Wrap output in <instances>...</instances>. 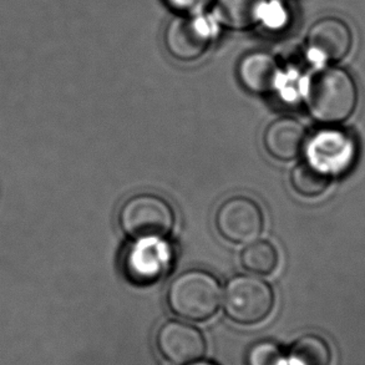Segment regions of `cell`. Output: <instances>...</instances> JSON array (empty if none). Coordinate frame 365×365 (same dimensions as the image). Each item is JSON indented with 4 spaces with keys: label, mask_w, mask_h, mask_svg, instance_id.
<instances>
[{
    "label": "cell",
    "mask_w": 365,
    "mask_h": 365,
    "mask_svg": "<svg viewBox=\"0 0 365 365\" xmlns=\"http://www.w3.org/2000/svg\"><path fill=\"white\" fill-rule=\"evenodd\" d=\"M306 100L309 113L319 123H343L356 111L358 88L346 70L329 66L312 75Z\"/></svg>",
    "instance_id": "cell-1"
},
{
    "label": "cell",
    "mask_w": 365,
    "mask_h": 365,
    "mask_svg": "<svg viewBox=\"0 0 365 365\" xmlns=\"http://www.w3.org/2000/svg\"><path fill=\"white\" fill-rule=\"evenodd\" d=\"M166 299L176 316L192 322L207 321L220 308L222 289L217 278L211 273L190 269L171 282Z\"/></svg>",
    "instance_id": "cell-2"
},
{
    "label": "cell",
    "mask_w": 365,
    "mask_h": 365,
    "mask_svg": "<svg viewBox=\"0 0 365 365\" xmlns=\"http://www.w3.org/2000/svg\"><path fill=\"white\" fill-rule=\"evenodd\" d=\"M175 211L165 198L155 193H138L120 208L119 225L128 237L163 240L175 227Z\"/></svg>",
    "instance_id": "cell-3"
},
{
    "label": "cell",
    "mask_w": 365,
    "mask_h": 365,
    "mask_svg": "<svg viewBox=\"0 0 365 365\" xmlns=\"http://www.w3.org/2000/svg\"><path fill=\"white\" fill-rule=\"evenodd\" d=\"M273 307L274 292L258 277H235L228 282L223 293V308L228 318L243 326L264 321Z\"/></svg>",
    "instance_id": "cell-4"
},
{
    "label": "cell",
    "mask_w": 365,
    "mask_h": 365,
    "mask_svg": "<svg viewBox=\"0 0 365 365\" xmlns=\"http://www.w3.org/2000/svg\"><path fill=\"white\" fill-rule=\"evenodd\" d=\"M217 35L216 21L200 13L180 14L168 23L163 44L173 59L191 63L200 59Z\"/></svg>",
    "instance_id": "cell-5"
},
{
    "label": "cell",
    "mask_w": 365,
    "mask_h": 365,
    "mask_svg": "<svg viewBox=\"0 0 365 365\" xmlns=\"http://www.w3.org/2000/svg\"><path fill=\"white\" fill-rule=\"evenodd\" d=\"M218 233L228 242L246 245L259 238L264 216L256 201L246 196L228 198L218 207L215 217Z\"/></svg>",
    "instance_id": "cell-6"
},
{
    "label": "cell",
    "mask_w": 365,
    "mask_h": 365,
    "mask_svg": "<svg viewBox=\"0 0 365 365\" xmlns=\"http://www.w3.org/2000/svg\"><path fill=\"white\" fill-rule=\"evenodd\" d=\"M156 346L166 361L186 365L202 358L206 341L196 327L181 321H168L160 327Z\"/></svg>",
    "instance_id": "cell-7"
},
{
    "label": "cell",
    "mask_w": 365,
    "mask_h": 365,
    "mask_svg": "<svg viewBox=\"0 0 365 365\" xmlns=\"http://www.w3.org/2000/svg\"><path fill=\"white\" fill-rule=\"evenodd\" d=\"M171 251L163 240H140L125 256V274L138 286L158 281L168 271Z\"/></svg>",
    "instance_id": "cell-8"
},
{
    "label": "cell",
    "mask_w": 365,
    "mask_h": 365,
    "mask_svg": "<svg viewBox=\"0 0 365 365\" xmlns=\"http://www.w3.org/2000/svg\"><path fill=\"white\" fill-rule=\"evenodd\" d=\"M356 158V143L353 138L339 130L319 131L308 148V163L328 175L346 173Z\"/></svg>",
    "instance_id": "cell-9"
},
{
    "label": "cell",
    "mask_w": 365,
    "mask_h": 365,
    "mask_svg": "<svg viewBox=\"0 0 365 365\" xmlns=\"http://www.w3.org/2000/svg\"><path fill=\"white\" fill-rule=\"evenodd\" d=\"M307 46L317 58L328 63H338L351 50L353 31L341 18L326 16L317 20L308 30Z\"/></svg>",
    "instance_id": "cell-10"
},
{
    "label": "cell",
    "mask_w": 365,
    "mask_h": 365,
    "mask_svg": "<svg viewBox=\"0 0 365 365\" xmlns=\"http://www.w3.org/2000/svg\"><path fill=\"white\" fill-rule=\"evenodd\" d=\"M281 69L276 58L267 51H253L240 60L237 76L243 88L252 94L273 91L279 80Z\"/></svg>",
    "instance_id": "cell-11"
},
{
    "label": "cell",
    "mask_w": 365,
    "mask_h": 365,
    "mask_svg": "<svg viewBox=\"0 0 365 365\" xmlns=\"http://www.w3.org/2000/svg\"><path fill=\"white\" fill-rule=\"evenodd\" d=\"M306 130L298 120L281 118L272 121L263 133V145L272 158L291 161L301 153Z\"/></svg>",
    "instance_id": "cell-12"
},
{
    "label": "cell",
    "mask_w": 365,
    "mask_h": 365,
    "mask_svg": "<svg viewBox=\"0 0 365 365\" xmlns=\"http://www.w3.org/2000/svg\"><path fill=\"white\" fill-rule=\"evenodd\" d=\"M268 0H212L216 21L228 29L247 30L261 21Z\"/></svg>",
    "instance_id": "cell-13"
},
{
    "label": "cell",
    "mask_w": 365,
    "mask_h": 365,
    "mask_svg": "<svg viewBox=\"0 0 365 365\" xmlns=\"http://www.w3.org/2000/svg\"><path fill=\"white\" fill-rule=\"evenodd\" d=\"M288 358L292 365H331L333 354L324 338L306 334L293 343Z\"/></svg>",
    "instance_id": "cell-14"
},
{
    "label": "cell",
    "mask_w": 365,
    "mask_h": 365,
    "mask_svg": "<svg viewBox=\"0 0 365 365\" xmlns=\"http://www.w3.org/2000/svg\"><path fill=\"white\" fill-rule=\"evenodd\" d=\"M331 176L311 163H302L291 173L292 187L304 197H318L331 185Z\"/></svg>",
    "instance_id": "cell-15"
},
{
    "label": "cell",
    "mask_w": 365,
    "mask_h": 365,
    "mask_svg": "<svg viewBox=\"0 0 365 365\" xmlns=\"http://www.w3.org/2000/svg\"><path fill=\"white\" fill-rule=\"evenodd\" d=\"M278 252L268 241H255L242 252L241 262L245 269L258 276H268L278 266Z\"/></svg>",
    "instance_id": "cell-16"
},
{
    "label": "cell",
    "mask_w": 365,
    "mask_h": 365,
    "mask_svg": "<svg viewBox=\"0 0 365 365\" xmlns=\"http://www.w3.org/2000/svg\"><path fill=\"white\" fill-rule=\"evenodd\" d=\"M283 351L272 341H257L250 346L246 354V365H282Z\"/></svg>",
    "instance_id": "cell-17"
},
{
    "label": "cell",
    "mask_w": 365,
    "mask_h": 365,
    "mask_svg": "<svg viewBox=\"0 0 365 365\" xmlns=\"http://www.w3.org/2000/svg\"><path fill=\"white\" fill-rule=\"evenodd\" d=\"M210 1L212 0H166V3L180 14L200 13Z\"/></svg>",
    "instance_id": "cell-18"
},
{
    "label": "cell",
    "mask_w": 365,
    "mask_h": 365,
    "mask_svg": "<svg viewBox=\"0 0 365 365\" xmlns=\"http://www.w3.org/2000/svg\"><path fill=\"white\" fill-rule=\"evenodd\" d=\"M186 365H218L216 363H213V361H201V359H198V361H192V363H190V364Z\"/></svg>",
    "instance_id": "cell-19"
}]
</instances>
